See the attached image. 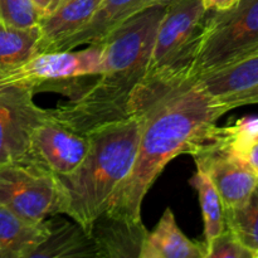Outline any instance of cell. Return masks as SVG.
I'll list each match as a JSON object with an SVG mask.
<instances>
[{"label":"cell","instance_id":"5b68a950","mask_svg":"<svg viewBox=\"0 0 258 258\" xmlns=\"http://www.w3.org/2000/svg\"><path fill=\"white\" fill-rule=\"evenodd\" d=\"M207 9L203 0H169L145 77L191 73ZM194 77V76H193Z\"/></svg>","mask_w":258,"mask_h":258},{"label":"cell","instance_id":"8fae6325","mask_svg":"<svg viewBox=\"0 0 258 258\" xmlns=\"http://www.w3.org/2000/svg\"><path fill=\"white\" fill-rule=\"evenodd\" d=\"M166 2L169 0H102L88 24L59 43L54 50L75 49L83 44H100L110 33L130 18L153 5Z\"/></svg>","mask_w":258,"mask_h":258},{"label":"cell","instance_id":"484cf974","mask_svg":"<svg viewBox=\"0 0 258 258\" xmlns=\"http://www.w3.org/2000/svg\"><path fill=\"white\" fill-rule=\"evenodd\" d=\"M32 3L43 18L45 15L50 14L52 12H54L60 5L62 0H32Z\"/></svg>","mask_w":258,"mask_h":258},{"label":"cell","instance_id":"277c9868","mask_svg":"<svg viewBox=\"0 0 258 258\" xmlns=\"http://www.w3.org/2000/svg\"><path fill=\"white\" fill-rule=\"evenodd\" d=\"M258 52V0H239L223 12L207 10L193 76L219 70Z\"/></svg>","mask_w":258,"mask_h":258},{"label":"cell","instance_id":"4fadbf2b","mask_svg":"<svg viewBox=\"0 0 258 258\" xmlns=\"http://www.w3.org/2000/svg\"><path fill=\"white\" fill-rule=\"evenodd\" d=\"M139 258H206V246L189 239L166 208L155 228L146 233Z\"/></svg>","mask_w":258,"mask_h":258},{"label":"cell","instance_id":"3957f363","mask_svg":"<svg viewBox=\"0 0 258 258\" xmlns=\"http://www.w3.org/2000/svg\"><path fill=\"white\" fill-rule=\"evenodd\" d=\"M87 136L90 146L81 165L70 176L59 179L66 193L64 214L91 233L115 189L133 168L140 125L135 116H128L105 123Z\"/></svg>","mask_w":258,"mask_h":258},{"label":"cell","instance_id":"4316f807","mask_svg":"<svg viewBox=\"0 0 258 258\" xmlns=\"http://www.w3.org/2000/svg\"><path fill=\"white\" fill-rule=\"evenodd\" d=\"M239 0H203V4L207 10L211 12H223L231 9Z\"/></svg>","mask_w":258,"mask_h":258},{"label":"cell","instance_id":"e0dca14e","mask_svg":"<svg viewBox=\"0 0 258 258\" xmlns=\"http://www.w3.org/2000/svg\"><path fill=\"white\" fill-rule=\"evenodd\" d=\"M39 39V25L15 28L0 23V91L12 87L15 72L38 54Z\"/></svg>","mask_w":258,"mask_h":258},{"label":"cell","instance_id":"5bb4252c","mask_svg":"<svg viewBox=\"0 0 258 258\" xmlns=\"http://www.w3.org/2000/svg\"><path fill=\"white\" fill-rule=\"evenodd\" d=\"M148 229L143 224L101 214L91 228L100 257H139Z\"/></svg>","mask_w":258,"mask_h":258},{"label":"cell","instance_id":"9c48e42d","mask_svg":"<svg viewBox=\"0 0 258 258\" xmlns=\"http://www.w3.org/2000/svg\"><path fill=\"white\" fill-rule=\"evenodd\" d=\"M88 146L87 135L77 133L47 115L33 130L29 159L47 168L58 178H67L81 165Z\"/></svg>","mask_w":258,"mask_h":258},{"label":"cell","instance_id":"9a60e30c","mask_svg":"<svg viewBox=\"0 0 258 258\" xmlns=\"http://www.w3.org/2000/svg\"><path fill=\"white\" fill-rule=\"evenodd\" d=\"M49 233L30 258L100 257L92 234L75 221L68 222L55 216L47 218Z\"/></svg>","mask_w":258,"mask_h":258},{"label":"cell","instance_id":"8992f818","mask_svg":"<svg viewBox=\"0 0 258 258\" xmlns=\"http://www.w3.org/2000/svg\"><path fill=\"white\" fill-rule=\"evenodd\" d=\"M0 206L30 222L64 214L60 179L32 159L0 165Z\"/></svg>","mask_w":258,"mask_h":258},{"label":"cell","instance_id":"52a82bcc","mask_svg":"<svg viewBox=\"0 0 258 258\" xmlns=\"http://www.w3.org/2000/svg\"><path fill=\"white\" fill-rule=\"evenodd\" d=\"M102 44H90L81 50H54L35 54L15 72L12 87L30 88L55 86L83 77H96L102 73Z\"/></svg>","mask_w":258,"mask_h":258},{"label":"cell","instance_id":"7a4b0ae2","mask_svg":"<svg viewBox=\"0 0 258 258\" xmlns=\"http://www.w3.org/2000/svg\"><path fill=\"white\" fill-rule=\"evenodd\" d=\"M166 5L168 2L153 5L110 33L100 43L103 47L102 73L76 91L68 102L48 108V115L83 135L128 117V101L145 77Z\"/></svg>","mask_w":258,"mask_h":258},{"label":"cell","instance_id":"d4e9b609","mask_svg":"<svg viewBox=\"0 0 258 258\" xmlns=\"http://www.w3.org/2000/svg\"><path fill=\"white\" fill-rule=\"evenodd\" d=\"M237 156L248 164L249 168L258 174V136L247 144Z\"/></svg>","mask_w":258,"mask_h":258},{"label":"cell","instance_id":"6da1fadb","mask_svg":"<svg viewBox=\"0 0 258 258\" xmlns=\"http://www.w3.org/2000/svg\"><path fill=\"white\" fill-rule=\"evenodd\" d=\"M223 115L191 73L144 77L128 101V116L140 125L138 153L110 198L106 216L143 222V201L164 168L176 156L196 154Z\"/></svg>","mask_w":258,"mask_h":258},{"label":"cell","instance_id":"ffe728a7","mask_svg":"<svg viewBox=\"0 0 258 258\" xmlns=\"http://www.w3.org/2000/svg\"><path fill=\"white\" fill-rule=\"evenodd\" d=\"M226 226L254 256L258 252V186L239 206L226 209Z\"/></svg>","mask_w":258,"mask_h":258},{"label":"cell","instance_id":"f1b7e54d","mask_svg":"<svg viewBox=\"0 0 258 258\" xmlns=\"http://www.w3.org/2000/svg\"><path fill=\"white\" fill-rule=\"evenodd\" d=\"M66 2V0H62V3H64ZM62 3H60V4H62Z\"/></svg>","mask_w":258,"mask_h":258},{"label":"cell","instance_id":"603a6c76","mask_svg":"<svg viewBox=\"0 0 258 258\" xmlns=\"http://www.w3.org/2000/svg\"><path fill=\"white\" fill-rule=\"evenodd\" d=\"M206 258H253L228 228L206 244Z\"/></svg>","mask_w":258,"mask_h":258},{"label":"cell","instance_id":"ba28073f","mask_svg":"<svg viewBox=\"0 0 258 258\" xmlns=\"http://www.w3.org/2000/svg\"><path fill=\"white\" fill-rule=\"evenodd\" d=\"M30 88L0 91V165L29 158L30 138L47 110L35 105Z\"/></svg>","mask_w":258,"mask_h":258},{"label":"cell","instance_id":"2e32d148","mask_svg":"<svg viewBox=\"0 0 258 258\" xmlns=\"http://www.w3.org/2000/svg\"><path fill=\"white\" fill-rule=\"evenodd\" d=\"M48 233L47 219L30 222L0 206V258H30Z\"/></svg>","mask_w":258,"mask_h":258},{"label":"cell","instance_id":"cb8c5ba5","mask_svg":"<svg viewBox=\"0 0 258 258\" xmlns=\"http://www.w3.org/2000/svg\"><path fill=\"white\" fill-rule=\"evenodd\" d=\"M219 107L223 110L224 113L228 111L234 110V108L243 107V106L248 105H257L258 103V85L253 87L248 88L242 92L234 93V95L228 96V97L223 98V100L216 102Z\"/></svg>","mask_w":258,"mask_h":258},{"label":"cell","instance_id":"44dd1931","mask_svg":"<svg viewBox=\"0 0 258 258\" xmlns=\"http://www.w3.org/2000/svg\"><path fill=\"white\" fill-rule=\"evenodd\" d=\"M258 136V115L244 116L233 123L216 127L212 131V139L218 145L233 155H238L242 149Z\"/></svg>","mask_w":258,"mask_h":258},{"label":"cell","instance_id":"7402d4cb","mask_svg":"<svg viewBox=\"0 0 258 258\" xmlns=\"http://www.w3.org/2000/svg\"><path fill=\"white\" fill-rule=\"evenodd\" d=\"M39 14L32 0H0V23L15 28L39 25Z\"/></svg>","mask_w":258,"mask_h":258},{"label":"cell","instance_id":"d6986e66","mask_svg":"<svg viewBox=\"0 0 258 258\" xmlns=\"http://www.w3.org/2000/svg\"><path fill=\"white\" fill-rule=\"evenodd\" d=\"M189 184L197 190L204 222V246L226 231V209L223 202L209 176L197 169Z\"/></svg>","mask_w":258,"mask_h":258},{"label":"cell","instance_id":"7c38bea8","mask_svg":"<svg viewBox=\"0 0 258 258\" xmlns=\"http://www.w3.org/2000/svg\"><path fill=\"white\" fill-rule=\"evenodd\" d=\"M102 0H66L40 19L38 53L53 52L59 43L88 24Z\"/></svg>","mask_w":258,"mask_h":258},{"label":"cell","instance_id":"30bf717a","mask_svg":"<svg viewBox=\"0 0 258 258\" xmlns=\"http://www.w3.org/2000/svg\"><path fill=\"white\" fill-rule=\"evenodd\" d=\"M198 170L209 176L216 186L224 209L243 203L258 186V174L247 163L212 139L191 155Z\"/></svg>","mask_w":258,"mask_h":258},{"label":"cell","instance_id":"83f0119b","mask_svg":"<svg viewBox=\"0 0 258 258\" xmlns=\"http://www.w3.org/2000/svg\"><path fill=\"white\" fill-rule=\"evenodd\" d=\"M253 258H258V252H256V253H254V256H253Z\"/></svg>","mask_w":258,"mask_h":258},{"label":"cell","instance_id":"ac0fdd59","mask_svg":"<svg viewBox=\"0 0 258 258\" xmlns=\"http://www.w3.org/2000/svg\"><path fill=\"white\" fill-rule=\"evenodd\" d=\"M198 82L216 102L258 85V52L244 59L199 76Z\"/></svg>","mask_w":258,"mask_h":258}]
</instances>
